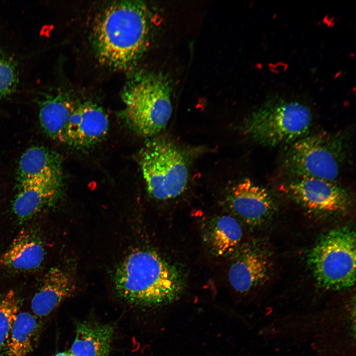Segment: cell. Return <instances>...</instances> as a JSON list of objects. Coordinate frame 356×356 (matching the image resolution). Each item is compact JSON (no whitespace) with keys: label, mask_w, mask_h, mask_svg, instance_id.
Instances as JSON below:
<instances>
[{"label":"cell","mask_w":356,"mask_h":356,"mask_svg":"<svg viewBox=\"0 0 356 356\" xmlns=\"http://www.w3.org/2000/svg\"><path fill=\"white\" fill-rule=\"evenodd\" d=\"M242 236V230L238 222L230 216H222L217 220L214 226L212 245L219 255H225L234 250Z\"/></svg>","instance_id":"ffe728a7"},{"label":"cell","mask_w":356,"mask_h":356,"mask_svg":"<svg viewBox=\"0 0 356 356\" xmlns=\"http://www.w3.org/2000/svg\"><path fill=\"white\" fill-rule=\"evenodd\" d=\"M42 328L39 318L28 312H19L1 356H28L36 346Z\"/></svg>","instance_id":"d6986e66"},{"label":"cell","mask_w":356,"mask_h":356,"mask_svg":"<svg viewBox=\"0 0 356 356\" xmlns=\"http://www.w3.org/2000/svg\"><path fill=\"white\" fill-rule=\"evenodd\" d=\"M45 257L43 243L33 229L21 231L0 255V266L15 271H29L40 267Z\"/></svg>","instance_id":"2e32d148"},{"label":"cell","mask_w":356,"mask_h":356,"mask_svg":"<svg viewBox=\"0 0 356 356\" xmlns=\"http://www.w3.org/2000/svg\"><path fill=\"white\" fill-rule=\"evenodd\" d=\"M20 306V300L12 290L8 291L0 298V356L19 312Z\"/></svg>","instance_id":"44dd1931"},{"label":"cell","mask_w":356,"mask_h":356,"mask_svg":"<svg viewBox=\"0 0 356 356\" xmlns=\"http://www.w3.org/2000/svg\"><path fill=\"white\" fill-rule=\"evenodd\" d=\"M62 182L41 180L18 183V190L12 204L13 213L20 221L31 219L55 202L61 193Z\"/></svg>","instance_id":"4fadbf2b"},{"label":"cell","mask_w":356,"mask_h":356,"mask_svg":"<svg viewBox=\"0 0 356 356\" xmlns=\"http://www.w3.org/2000/svg\"><path fill=\"white\" fill-rule=\"evenodd\" d=\"M150 33V14L142 1L111 4L101 13L93 29L99 59L114 69L131 66L146 48Z\"/></svg>","instance_id":"6da1fadb"},{"label":"cell","mask_w":356,"mask_h":356,"mask_svg":"<svg viewBox=\"0 0 356 356\" xmlns=\"http://www.w3.org/2000/svg\"><path fill=\"white\" fill-rule=\"evenodd\" d=\"M119 295L129 303L152 307L177 300L183 290L178 270L155 252L137 250L130 254L115 273Z\"/></svg>","instance_id":"7a4b0ae2"},{"label":"cell","mask_w":356,"mask_h":356,"mask_svg":"<svg viewBox=\"0 0 356 356\" xmlns=\"http://www.w3.org/2000/svg\"><path fill=\"white\" fill-rule=\"evenodd\" d=\"M40 94L39 120L48 136L63 142L67 124L76 102L60 89H45Z\"/></svg>","instance_id":"9a60e30c"},{"label":"cell","mask_w":356,"mask_h":356,"mask_svg":"<svg viewBox=\"0 0 356 356\" xmlns=\"http://www.w3.org/2000/svg\"><path fill=\"white\" fill-rule=\"evenodd\" d=\"M344 158L339 135L327 132L305 135L291 144L284 165L294 178H314L335 181Z\"/></svg>","instance_id":"52a82bcc"},{"label":"cell","mask_w":356,"mask_h":356,"mask_svg":"<svg viewBox=\"0 0 356 356\" xmlns=\"http://www.w3.org/2000/svg\"><path fill=\"white\" fill-rule=\"evenodd\" d=\"M269 254L260 249L244 251L233 262L228 273L232 287L240 293H246L267 280L271 269Z\"/></svg>","instance_id":"7c38bea8"},{"label":"cell","mask_w":356,"mask_h":356,"mask_svg":"<svg viewBox=\"0 0 356 356\" xmlns=\"http://www.w3.org/2000/svg\"><path fill=\"white\" fill-rule=\"evenodd\" d=\"M312 113L300 101L281 97L269 99L245 120L243 132L254 141L274 147L292 143L306 135Z\"/></svg>","instance_id":"277c9868"},{"label":"cell","mask_w":356,"mask_h":356,"mask_svg":"<svg viewBox=\"0 0 356 356\" xmlns=\"http://www.w3.org/2000/svg\"><path fill=\"white\" fill-rule=\"evenodd\" d=\"M114 332L110 324L79 323L70 351L72 356H109Z\"/></svg>","instance_id":"ac0fdd59"},{"label":"cell","mask_w":356,"mask_h":356,"mask_svg":"<svg viewBox=\"0 0 356 356\" xmlns=\"http://www.w3.org/2000/svg\"><path fill=\"white\" fill-rule=\"evenodd\" d=\"M108 129V118L101 107L91 102H76L63 143L77 148L90 146L101 140Z\"/></svg>","instance_id":"9c48e42d"},{"label":"cell","mask_w":356,"mask_h":356,"mask_svg":"<svg viewBox=\"0 0 356 356\" xmlns=\"http://www.w3.org/2000/svg\"><path fill=\"white\" fill-rule=\"evenodd\" d=\"M53 356H72V355L69 351L58 353Z\"/></svg>","instance_id":"7402d4cb"},{"label":"cell","mask_w":356,"mask_h":356,"mask_svg":"<svg viewBox=\"0 0 356 356\" xmlns=\"http://www.w3.org/2000/svg\"><path fill=\"white\" fill-rule=\"evenodd\" d=\"M17 178L18 183L34 180H62L58 155L44 147L29 148L20 158Z\"/></svg>","instance_id":"e0dca14e"},{"label":"cell","mask_w":356,"mask_h":356,"mask_svg":"<svg viewBox=\"0 0 356 356\" xmlns=\"http://www.w3.org/2000/svg\"><path fill=\"white\" fill-rule=\"evenodd\" d=\"M75 290L74 281L67 271L57 267L51 268L32 298L33 314L39 318L48 316Z\"/></svg>","instance_id":"5bb4252c"},{"label":"cell","mask_w":356,"mask_h":356,"mask_svg":"<svg viewBox=\"0 0 356 356\" xmlns=\"http://www.w3.org/2000/svg\"><path fill=\"white\" fill-rule=\"evenodd\" d=\"M317 284L328 290L347 289L356 281V233L348 226L332 229L320 237L308 256Z\"/></svg>","instance_id":"5b68a950"},{"label":"cell","mask_w":356,"mask_h":356,"mask_svg":"<svg viewBox=\"0 0 356 356\" xmlns=\"http://www.w3.org/2000/svg\"><path fill=\"white\" fill-rule=\"evenodd\" d=\"M16 36L0 25V101L20 90L28 54Z\"/></svg>","instance_id":"8fae6325"},{"label":"cell","mask_w":356,"mask_h":356,"mask_svg":"<svg viewBox=\"0 0 356 356\" xmlns=\"http://www.w3.org/2000/svg\"><path fill=\"white\" fill-rule=\"evenodd\" d=\"M297 203L316 214L331 215L347 210L350 198L335 181L314 178H294L281 186Z\"/></svg>","instance_id":"ba28073f"},{"label":"cell","mask_w":356,"mask_h":356,"mask_svg":"<svg viewBox=\"0 0 356 356\" xmlns=\"http://www.w3.org/2000/svg\"><path fill=\"white\" fill-rule=\"evenodd\" d=\"M171 91L169 81L163 74L146 73L134 78L122 94L129 126L142 136L158 134L172 114Z\"/></svg>","instance_id":"3957f363"},{"label":"cell","mask_w":356,"mask_h":356,"mask_svg":"<svg viewBox=\"0 0 356 356\" xmlns=\"http://www.w3.org/2000/svg\"><path fill=\"white\" fill-rule=\"evenodd\" d=\"M139 163L147 189L160 200L175 198L185 190L188 179L186 158L174 144L153 138L142 147Z\"/></svg>","instance_id":"8992f818"},{"label":"cell","mask_w":356,"mask_h":356,"mask_svg":"<svg viewBox=\"0 0 356 356\" xmlns=\"http://www.w3.org/2000/svg\"><path fill=\"white\" fill-rule=\"evenodd\" d=\"M228 201L234 212L251 224L264 222L275 209L274 202L269 192L249 178L231 188Z\"/></svg>","instance_id":"30bf717a"}]
</instances>
